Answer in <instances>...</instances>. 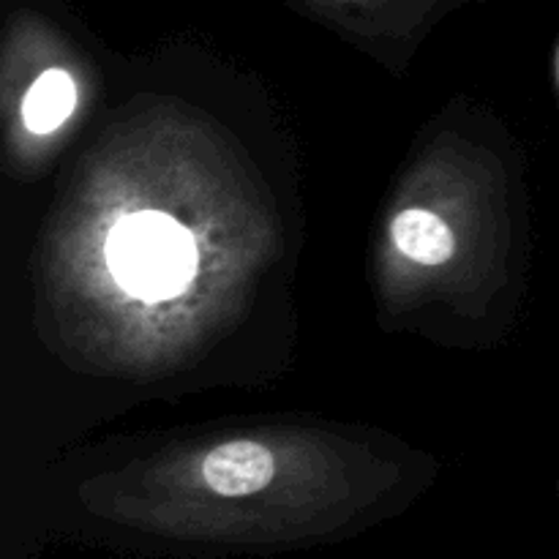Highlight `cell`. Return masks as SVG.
Returning a JSON list of instances; mask_svg holds the SVG:
<instances>
[{"label": "cell", "instance_id": "7a4b0ae2", "mask_svg": "<svg viewBox=\"0 0 559 559\" xmlns=\"http://www.w3.org/2000/svg\"><path fill=\"white\" fill-rule=\"evenodd\" d=\"M276 475L273 453L251 440L224 442L202 462V478L222 497H249L265 489Z\"/></svg>", "mask_w": 559, "mask_h": 559}, {"label": "cell", "instance_id": "6da1fadb", "mask_svg": "<svg viewBox=\"0 0 559 559\" xmlns=\"http://www.w3.org/2000/svg\"><path fill=\"white\" fill-rule=\"evenodd\" d=\"M109 267L129 293L173 298L189 287L197 246L189 229L164 213H136L109 235Z\"/></svg>", "mask_w": 559, "mask_h": 559}, {"label": "cell", "instance_id": "3957f363", "mask_svg": "<svg viewBox=\"0 0 559 559\" xmlns=\"http://www.w3.org/2000/svg\"><path fill=\"white\" fill-rule=\"evenodd\" d=\"M391 235L396 249L420 265H442L451 260L453 249H456V238L448 224L437 213L424 211V207H409V211L399 213L393 218Z\"/></svg>", "mask_w": 559, "mask_h": 559}, {"label": "cell", "instance_id": "277c9868", "mask_svg": "<svg viewBox=\"0 0 559 559\" xmlns=\"http://www.w3.org/2000/svg\"><path fill=\"white\" fill-rule=\"evenodd\" d=\"M74 104L76 91L71 76L60 69H49L27 91L25 102H22V118L31 131L47 134L69 118Z\"/></svg>", "mask_w": 559, "mask_h": 559}]
</instances>
